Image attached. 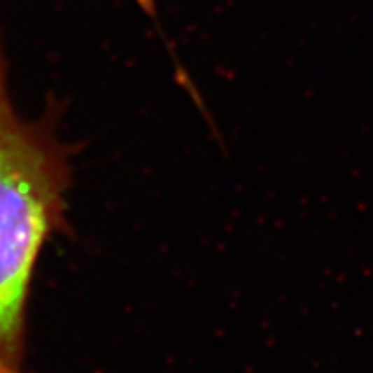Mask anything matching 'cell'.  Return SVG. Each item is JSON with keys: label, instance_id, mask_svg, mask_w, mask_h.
<instances>
[{"label": "cell", "instance_id": "cell-2", "mask_svg": "<svg viewBox=\"0 0 373 373\" xmlns=\"http://www.w3.org/2000/svg\"><path fill=\"white\" fill-rule=\"evenodd\" d=\"M136 2L143 7L146 13H149L150 16H156V3H154V0H136Z\"/></svg>", "mask_w": 373, "mask_h": 373}, {"label": "cell", "instance_id": "cell-1", "mask_svg": "<svg viewBox=\"0 0 373 373\" xmlns=\"http://www.w3.org/2000/svg\"><path fill=\"white\" fill-rule=\"evenodd\" d=\"M69 164L52 128L28 121L7 87L0 38V373H24L29 282L64 211Z\"/></svg>", "mask_w": 373, "mask_h": 373}]
</instances>
